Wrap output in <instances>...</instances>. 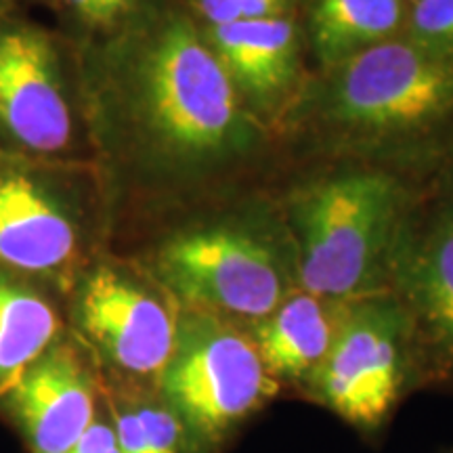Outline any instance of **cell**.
<instances>
[{
	"instance_id": "6da1fadb",
	"label": "cell",
	"mask_w": 453,
	"mask_h": 453,
	"mask_svg": "<svg viewBox=\"0 0 453 453\" xmlns=\"http://www.w3.org/2000/svg\"><path fill=\"white\" fill-rule=\"evenodd\" d=\"M87 116L105 162L168 202H225L257 177L273 145L206 34L177 11L151 17L90 59Z\"/></svg>"
},
{
	"instance_id": "7a4b0ae2",
	"label": "cell",
	"mask_w": 453,
	"mask_h": 453,
	"mask_svg": "<svg viewBox=\"0 0 453 453\" xmlns=\"http://www.w3.org/2000/svg\"><path fill=\"white\" fill-rule=\"evenodd\" d=\"M275 130L304 156L428 185L453 162V61L401 34L304 81Z\"/></svg>"
},
{
	"instance_id": "3957f363",
	"label": "cell",
	"mask_w": 453,
	"mask_h": 453,
	"mask_svg": "<svg viewBox=\"0 0 453 453\" xmlns=\"http://www.w3.org/2000/svg\"><path fill=\"white\" fill-rule=\"evenodd\" d=\"M426 185L390 170L338 162L288 194L300 290L334 300L388 292V263L401 219Z\"/></svg>"
},
{
	"instance_id": "277c9868",
	"label": "cell",
	"mask_w": 453,
	"mask_h": 453,
	"mask_svg": "<svg viewBox=\"0 0 453 453\" xmlns=\"http://www.w3.org/2000/svg\"><path fill=\"white\" fill-rule=\"evenodd\" d=\"M147 273L180 309L250 326L298 290V263L281 212L263 202H220L164 237Z\"/></svg>"
},
{
	"instance_id": "5b68a950",
	"label": "cell",
	"mask_w": 453,
	"mask_h": 453,
	"mask_svg": "<svg viewBox=\"0 0 453 453\" xmlns=\"http://www.w3.org/2000/svg\"><path fill=\"white\" fill-rule=\"evenodd\" d=\"M157 393L212 453L281 395L243 326L180 309L177 340Z\"/></svg>"
},
{
	"instance_id": "8992f818",
	"label": "cell",
	"mask_w": 453,
	"mask_h": 453,
	"mask_svg": "<svg viewBox=\"0 0 453 453\" xmlns=\"http://www.w3.org/2000/svg\"><path fill=\"white\" fill-rule=\"evenodd\" d=\"M424 388L410 319L390 292L350 300L330 353L300 399L376 437L413 390Z\"/></svg>"
},
{
	"instance_id": "52a82bcc",
	"label": "cell",
	"mask_w": 453,
	"mask_h": 453,
	"mask_svg": "<svg viewBox=\"0 0 453 453\" xmlns=\"http://www.w3.org/2000/svg\"><path fill=\"white\" fill-rule=\"evenodd\" d=\"M73 326L101 380L157 388L177 340L180 307L145 269L88 265L73 283Z\"/></svg>"
},
{
	"instance_id": "ba28073f",
	"label": "cell",
	"mask_w": 453,
	"mask_h": 453,
	"mask_svg": "<svg viewBox=\"0 0 453 453\" xmlns=\"http://www.w3.org/2000/svg\"><path fill=\"white\" fill-rule=\"evenodd\" d=\"M36 162L0 157V269L65 290L88 267L84 211L76 189Z\"/></svg>"
},
{
	"instance_id": "9c48e42d",
	"label": "cell",
	"mask_w": 453,
	"mask_h": 453,
	"mask_svg": "<svg viewBox=\"0 0 453 453\" xmlns=\"http://www.w3.org/2000/svg\"><path fill=\"white\" fill-rule=\"evenodd\" d=\"M388 292L410 319L424 388L453 390V223L428 185L396 229Z\"/></svg>"
},
{
	"instance_id": "30bf717a",
	"label": "cell",
	"mask_w": 453,
	"mask_h": 453,
	"mask_svg": "<svg viewBox=\"0 0 453 453\" xmlns=\"http://www.w3.org/2000/svg\"><path fill=\"white\" fill-rule=\"evenodd\" d=\"M78 122L64 59L47 32L0 27V141L19 157L53 162L76 145Z\"/></svg>"
},
{
	"instance_id": "8fae6325",
	"label": "cell",
	"mask_w": 453,
	"mask_h": 453,
	"mask_svg": "<svg viewBox=\"0 0 453 453\" xmlns=\"http://www.w3.org/2000/svg\"><path fill=\"white\" fill-rule=\"evenodd\" d=\"M0 399L34 453H65L99 416L104 380L81 342L59 338Z\"/></svg>"
},
{
	"instance_id": "7c38bea8",
	"label": "cell",
	"mask_w": 453,
	"mask_h": 453,
	"mask_svg": "<svg viewBox=\"0 0 453 453\" xmlns=\"http://www.w3.org/2000/svg\"><path fill=\"white\" fill-rule=\"evenodd\" d=\"M203 34L246 110L273 130L304 82L296 24L288 17L237 19Z\"/></svg>"
},
{
	"instance_id": "4fadbf2b",
	"label": "cell",
	"mask_w": 453,
	"mask_h": 453,
	"mask_svg": "<svg viewBox=\"0 0 453 453\" xmlns=\"http://www.w3.org/2000/svg\"><path fill=\"white\" fill-rule=\"evenodd\" d=\"M349 303L307 290L292 292L267 317L246 326L265 370L281 393L300 396L324 364L336 340Z\"/></svg>"
},
{
	"instance_id": "5bb4252c",
	"label": "cell",
	"mask_w": 453,
	"mask_h": 453,
	"mask_svg": "<svg viewBox=\"0 0 453 453\" xmlns=\"http://www.w3.org/2000/svg\"><path fill=\"white\" fill-rule=\"evenodd\" d=\"M59 338V311L44 288L0 269V396Z\"/></svg>"
},
{
	"instance_id": "9a60e30c",
	"label": "cell",
	"mask_w": 453,
	"mask_h": 453,
	"mask_svg": "<svg viewBox=\"0 0 453 453\" xmlns=\"http://www.w3.org/2000/svg\"><path fill=\"white\" fill-rule=\"evenodd\" d=\"M403 0H315L311 44L319 70L403 34Z\"/></svg>"
},
{
	"instance_id": "2e32d148",
	"label": "cell",
	"mask_w": 453,
	"mask_h": 453,
	"mask_svg": "<svg viewBox=\"0 0 453 453\" xmlns=\"http://www.w3.org/2000/svg\"><path fill=\"white\" fill-rule=\"evenodd\" d=\"M104 401L122 453H212L157 388L104 382Z\"/></svg>"
},
{
	"instance_id": "e0dca14e",
	"label": "cell",
	"mask_w": 453,
	"mask_h": 453,
	"mask_svg": "<svg viewBox=\"0 0 453 453\" xmlns=\"http://www.w3.org/2000/svg\"><path fill=\"white\" fill-rule=\"evenodd\" d=\"M403 36L453 61V0H416L407 13Z\"/></svg>"
},
{
	"instance_id": "ac0fdd59",
	"label": "cell",
	"mask_w": 453,
	"mask_h": 453,
	"mask_svg": "<svg viewBox=\"0 0 453 453\" xmlns=\"http://www.w3.org/2000/svg\"><path fill=\"white\" fill-rule=\"evenodd\" d=\"M65 453H122L120 445H118L111 418L110 413H107L105 401L99 416L95 418V422L87 428V433H84Z\"/></svg>"
},
{
	"instance_id": "d6986e66",
	"label": "cell",
	"mask_w": 453,
	"mask_h": 453,
	"mask_svg": "<svg viewBox=\"0 0 453 453\" xmlns=\"http://www.w3.org/2000/svg\"><path fill=\"white\" fill-rule=\"evenodd\" d=\"M133 0H67L81 19L93 26H107L130 7Z\"/></svg>"
},
{
	"instance_id": "ffe728a7",
	"label": "cell",
	"mask_w": 453,
	"mask_h": 453,
	"mask_svg": "<svg viewBox=\"0 0 453 453\" xmlns=\"http://www.w3.org/2000/svg\"><path fill=\"white\" fill-rule=\"evenodd\" d=\"M208 26H223L242 19L240 0H194Z\"/></svg>"
},
{
	"instance_id": "44dd1931",
	"label": "cell",
	"mask_w": 453,
	"mask_h": 453,
	"mask_svg": "<svg viewBox=\"0 0 453 453\" xmlns=\"http://www.w3.org/2000/svg\"><path fill=\"white\" fill-rule=\"evenodd\" d=\"M290 0H240L242 19H269L283 17Z\"/></svg>"
},
{
	"instance_id": "7402d4cb",
	"label": "cell",
	"mask_w": 453,
	"mask_h": 453,
	"mask_svg": "<svg viewBox=\"0 0 453 453\" xmlns=\"http://www.w3.org/2000/svg\"><path fill=\"white\" fill-rule=\"evenodd\" d=\"M428 189L433 191V196L437 197L441 208L453 223V162L441 170L437 177L433 179V183H428Z\"/></svg>"
},
{
	"instance_id": "603a6c76",
	"label": "cell",
	"mask_w": 453,
	"mask_h": 453,
	"mask_svg": "<svg viewBox=\"0 0 453 453\" xmlns=\"http://www.w3.org/2000/svg\"><path fill=\"white\" fill-rule=\"evenodd\" d=\"M443 453H453V449H445Z\"/></svg>"
},
{
	"instance_id": "cb8c5ba5",
	"label": "cell",
	"mask_w": 453,
	"mask_h": 453,
	"mask_svg": "<svg viewBox=\"0 0 453 453\" xmlns=\"http://www.w3.org/2000/svg\"><path fill=\"white\" fill-rule=\"evenodd\" d=\"M410 3H411V4H413V3H416V0H410Z\"/></svg>"
}]
</instances>
